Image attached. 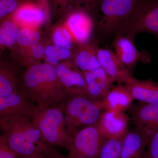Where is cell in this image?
<instances>
[{
	"mask_svg": "<svg viewBox=\"0 0 158 158\" xmlns=\"http://www.w3.org/2000/svg\"><path fill=\"white\" fill-rule=\"evenodd\" d=\"M20 80V92L40 109L59 106L70 97L55 67L46 62L27 67Z\"/></svg>",
	"mask_w": 158,
	"mask_h": 158,
	"instance_id": "6da1fadb",
	"label": "cell"
},
{
	"mask_svg": "<svg viewBox=\"0 0 158 158\" xmlns=\"http://www.w3.org/2000/svg\"><path fill=\"white\" fill-rule=\"evenodd\" d=\"M0 125L9 148L18 157L36 158L52 148L31 118H0Z\"/></svg>",
	"mask_w": 158,
	"mask_h": 158,
	"instance_id": "7a4b0ae2",
	"label": "cell"
},
{
	"mask_svg": "<svg viewBox=\"0 0 158 158\" xmlns=\"http://www.w3.org/2000/svg\"><path fill=\"white\" fill-rule=\"evenodd\" d=\"M32 120L50 146L68 149L77 132H74L69 126L61 106L38 108Z\"/></svg>",
	"mask_w": 158,
	"mask_h": 158,
	"instance_id": "3957f363",
	"label": "cell"
},
{
	"mask_svg": "<svg viewBox=\"0 0 158 158\" xmlns=\"http://www.w3.org/2000/svg\"><path fill=\"white\" fill-rule=\"evenodd\" d=\"M61 106L69 126L75 132L77 127L96 124L105 111L102 102L94 101L83 95L70 96Z\"/></svg>",
	"mask_w": 158,
	"mask_h": 158,
	"instance_id": "277c9868",
	"label": "cell"
},
{
	"mask_svg": "<svg viewBox=\"0 0 158 158\" xmlns=\"http://www.w3.org/2000/svg\"><path fill=\"white\" fill-rule=\"evenodd\" d=\"M138 0H100L93 14L99 28L112 33L120 30L134 12Z\"/></svg>",
	"mask_w": 158,
	"mask_h": 158,
	"instance_id": "5b68a950",
	"label": "cell"
},
{
	"mask_svg": "<svg viewBox=\"0 0 158 158\" xmlns=\"http://www.w3.org/2000/svg\"><path fill=\"white\" fill-rule=\"evenodd\" d=\"M120 30L133 38L140 33L158 37V0H138L131 16Z\"/></svg>",
	"mask_w": 158,
	"mask_h": 158,
	"instance_id": "8992f818",
	"label": "cell"
},
{
	"mask_svg": "<svg viewBox=\"0 0 158 158\" xmlns=\"http://www.w3.org/2000/svg\"><path fill=\"white\" fill-rule=\"evenodd\" d=\"M106 140L97 123L87 126L74 135L66 157L97 158Z\"/></svg>",
	"mask_w": 158,
	"mask_h": 158,
	"instance_id": "52a82bcc",
	"label": "cell"
},
{
	"mask_svg": "<svg viewBox=\"0 0 158 158\" xmlns=\"http://www.w3.org/2000/svg\"><path fill=\"white\" fill-rule=\"evenodd\" d=\"M48 9L39 1L27 0L9 16L21 28L37 30L48 18Z\"/></svg>",
	"mask_w": 158,
	"mask_h": 158,
	"instance_id": "ba28073f",
	"label": "cell"
},
{
	"mask_svg": "<svg viewBox=\"0 0 158 158\" xmlns=\"http://www.w3.org/2000/svg\"><path fill=\"white\" fill-rule=\"evenodd\" d=\"M63 24L78 45L89 42L93 28V21L90 13L81 9H74L67 15Z\"/></svg>",
	"mask_w": 158,
	"mask_h": 158,
	"instance_id": "9c48e42d",
	"label": "cell"
},
{
	"mask_svg": "<svg viewBox=\"0 0 158 158\" xmlns=\"http://www.w3.org/2000/svg\"><path fill=\"white\" fill-rule=\"evenodd\" d=\"M38 108L19 90L9 95L0 96V118L17 116L32 118Z\"/></svg>",
	"mask_w": 158,
	"mask_h": 158,
	"instance_id": "30bf717a",
	"label": "cell"
},
{
	"mask_svg": "<svg viewBox=\"0 0 158 158\" xmlns=\"http://www.w3.org/2000/svg\"><path fill=\"white\" fill-rule=\"evenodd\" d=\"M57 76L68 91L70 96H87V84L82 73L72 61L60 63L55 67Z\"/></svg>",
	"mask_w": 158,
	"mask_h": 158,
	"instance_id": "8fae6325",
	"label": "cell"
},
{
	"mask_svg": "<svg viewBox=\"0 0 158 158\" xmlns=\"http://www.w3.org/2000/svg\"><path fill=\"white\" fill-rule=\"evenodd\" d=\"M133 39L123 34H118L113 40L115 54L125 67L130 71L139 61L147 63L150 61L147 53L138 51L133 42Z\"/></svg>",
	"mask_w": 158,
	"mask_h": 158,
	"instance_id": "7c38bea8",
	"label": "cell"
},
{
	"mask_svg": "<svg viewBox=\"0 0 158 158\" xmlns=\"http://www.w3.org/2000/svg\"><path fill=\"white\" fill-rule=\"evenodd\" d=\"M97 58L101 68L105 71L114 83L125 84L132 77L130 71L115 53L109 49L98 48Z\"/></svg>",
	"mask_w": 158,
	"mask_h": 158,
	"instance_id": "4fadbf2b",
	"label": "cell"
},
{
	"mask_svg": "<svg viewBox=\"0 0 158 158\" xmlns=\"http://www.w3.org/2000/svg\"><path fill=\"white\" fill-rule=\"evenodd\" d=\"M128 118L124 112L106 110L97 123L101 133L106 139L120 138L127 133Z\"/></svg>",
	"mask_w": 158,
	"mask_h": 158,
	"instance_id": "5bb4252c",
	"label": "cell"
},
{
	"mask_svg": "<svg viewBox=\"0 0 158 158\" xmlns=\"http://www.w3.org/2000/svg\"><path fill=\"white\" fill-rule=\"evenodd\" d=\"M82 73L87 84V97L94 102L103 101L114 82L101 67Z\"/></svg>",
	"mask_w": 158,
	"mask_h": 158,
	"instance_id": "9a60e30c",
	"label": "cell"
},
{
	"mask_svg": "<svg viewBox=\"0 0 158 158\" xmlns=\"http://www.w3.org/2000/svg\"><path fill=\"white\" fill-rule=\"evenodd\" d=\"M124 84L134 99L147 103L158 102V82L150 79L138 80L132 77Z\"/></svg>",
	"mask_w": 158,
	"mask_h": 158,
	"instance_id": "2e32d148",
	"label": "cell"
},
{
	"mask_svg": "<svg viewBox=\"0 0 158 158\" xmlns=\"http://www.w3.org/2000/svg\"><path fill=\"white\" fill-rule=\"evenodd\" d=\"M98 48L96 44L89 42L78 45L74 50L72 61L81 72L91 71L100 67L97 58Z\"/></svg>",
	"mask_w": 158,
	"mask_h": 158,
	"instance_id": "e0dca14e",
	"label": "cell"
},
{
	"mask_svg": "<svg viewBox=\"0 0 158 158\" xmlns=\"http://www.w3.org/2000/svg\"><path fill=\"white\" fill-rule=\"evenodd\" d=\"M148 141L137 129L124 136L120 158H143Z\"/></svg>",
	"mask_w": 158,
	"mask_h": 158,
	"instance_id": "ac0fdd59",
	"label": "cell"
},
{
	"mask_svg": "<svg viewBox=\"0 0 158 158\" xmlns=\"http://www.w3.org/2000/svg\"><path fill=\"white\" fill-rule=\"evenodd\" d=\"M134 100L124 86L116 85L112 87L102 103L105 111L111 110L124 112L131 106Z\"/></svg>",
	"mask_w": 158,
	"mask_h": 158,
	"instance_id": "d6986e66",
	"label": "cell"
},
{
	"mask_svg": "<svg viewBox=\"0 0 158 158\" xmlns=\"http://www.w3.org/2000/svg\"><path fill=\"white\" fill-rule=\"evenodd\" d=\"M131 115L132 122L139 129L158 118V102H141L128 109Z\"/></svg>",
	"mask_w": 158,
	"mask_h": 158,
	"instance_id": "ffe728a7",
	"label": "cell"
},
{
	"mask_svg": "<svg viewBox=\"0 0 158 158\" xmlns=\"http://www.w3.org/2000/svg\"><path fill=\"white\" fill-rule=\"evenodd\" d=\"M20 80L16 70L11 65L1 63L0 67V96L9 95L19 90Z\"/></svg>",
	"mask_w": 158,
	"mask_h": 158,
	"instance_id": "44dd1931",
	"label": "cell"
},
{
	"mask_svg": "<svg viewBox=\"0 0 158 158\" xmlns=\"http://www.w3.org/2000/svg\"><path fill=\"white\" fill-rule=\"evenodd\" d=\"M1 23L0 27L1 49L11 48L16 44L20 29L18 25L10 17L6 18Z\"/></svg>",
	"mask_w": 158,
	"mask_h": 158,
	"instance_id": "7402d4cb",
	"label": "cell"
},
{
	"mask_svg": "<svg viewBox=\"0 0 158 158\" xmlns=\"http://www.w3.org/2000/svg\"><path fill=\"white\" fill-rule=\"evenodd\" d=\"M73 51L56 45L46 46L45 62L54 67L62 62L72 61Z\"/></svg>",
	"mask_w": 158,
	"mask_h": 158,
	"instance_id": "603a6c76",
	"label": "cell"
},
{
	"mask_svg": "<svg viewBox=\"0 0 158 158\" xmlns=\"http://www.w3.org/2000/svg\"><path fill=\"white\" fill-rule=\"evenodd\" d=\"M21 62L27 68L40 63L41 59H45L46 47L40 42L29 47L22 48Z\"/></svg>",
	"mask_w": 158,
	"mask_h": 158,
	"instance_id": "cb8c5ba5",
	"label": "cell"
},
{
	"mask_svg": "<svg viewBox=\"0 0 158 158\" xmlns=\"http://www.w3.org/2000/svg\"><path fill=\"white\" fill-rule=\"evenodd\" d=\"M124 137L106 140L97 158H120Z\"/></svg>",
	"mask_w": 158,
	"mask_h": 158,
	"instance_id": "d4e9b609",
	"label": "cell"
},
{
	"mask_svg": "<svg viewBox=\"0 0 158 158\" xmlns=\"http://www.w3.org/2000/svg\"><path fill=\"white\" fill-rule=\"evenodd\" d=\"M52 40L54 45L59 46L71 50L73 49L74 42L68 29L64 24L57 26L52 34Z\"/></svg>",
	"mask_w": 158,
	"mask_h": 158,
	"instance_id": "484cf974",
	"label": "cell"
},
{
	"mask_svg": "<svg viewBox=\"0 0 158 158\" xmlns=\"http://www.w3.org/2000/svg\"><path fill=\"white\" fill-rule=\"evenodd\" d=\"M41 36L36 30L21 28L16 40L17 44L22 48H26L40 42Z\"/></svg>",
	"mask_w": 158,
	"mask_h": 158,
	"instance_id": "4316f807",
	"label": "cell"
},
{
	"mask_svg": "<svg viewBox=\"0 0 158 158\" xmlns=\"http://www.w3.org/2000/svg\"><path fill=\"white\" fill-rule=\"evenodd\" d=\"M27 0H0L1 20L9 17Z\"/></svg>",
	"mask_w": 158,
	"mask_h": 158,
	"instance_id": "83f0119b",
	"label": "cell"
},
{
	"mask_svg": "<svg viewBox=\"0 0 158 158\" xmlns=\"http://www.w3.org/2000/svg\"><path fill=\"white\" fill-rule=\"evenodd\" d=\"M54 14L57 16L68 14L74 9V0H52Z\"/></svg>",
	"mask_w": 158,
	"mask_h": 158,
	"instance_id": "f1b7e54d",
	"label": "cell"
},
{
	"mask_svg": "<svg viewBox=\"0 0 158 158\" xmlns=\"http://www.w3.org/2000/svg\"><path fill=\"white\" fill-rule=\"evenodd\" d=\"M143 158H158V131L148 141Z\"/></svg>",
	"mask_w": 158,
	"mask_h": 158,
	"instance_id": "f546056e",
	"label": "cell"
},
{
	"mask_svg": "<svg viewBox=\"0 0 158 158\" xmlns=\"http://www.w3.org/2000/svg\"><path fill=\"white\" fill-rule=\"evenodd\" d=\"M100 0H74V9L84 10L93 14Z\"/></svg>",
	"mask_w": 158,
	"mask_h": 158,
	"instance_id": "4dcf8cb0",
	"label": "cell"
},
{
	"mask_svg": "<svg viewBox=\"0 0 158 158\" xmlns=\"http://www.w3.org/2000/svg\"><path fill=\"white\" fill-rule=\"evenodd\" d=\"M138 130L149 141L152 137L158 131V118Z\"/></svg>",
	"mask_w": 158,
	"mask_h": 158,
	"instance_id": "1f68e13d",
	"label": "cell"
},
{
	"mask_svg": "<svg viewBox=\"0 0 158 158\" xmlns=\"http://www.w3.org/2000/svg\"><path fill=\"white\" fill-rule=\"evenodd\" d=\"M16 156L9 148L2 134L0 136V158H16Z\"/></svg>",
	"mask_w": 158,
	"mask_h": 158,
	"instance_id": "d6a6232c",
	"label": "cell"
},
{
	"mask_svg": "<svg viewBox=\"0 0 158 158\" xmlns=\"http://www.w3.org/2000/svg\"><path fill=\"white\" fill-rule=\"evenodd\" d=\"M49 153L53 158H66V156L62 155L61 153L52 148L50 150Z\"/></svg>",
	"mask_w": 158,
	"mask_h": 158,
	"instance_id": "836d02e7",
	"label": "cell"
},
{
	"mask_svg": "<svg viewBox=\"0 0 158 158\" xmlns=\"http://www.w3.org/2000/svg\"><path fill=\"white\" fill-rule=\"evenodd\" d=\"M36 158H53L50 154L49 153V151L47 153L38 156Z\"/></svg>",
	"mask_w": 158,
	"mask_h": 158,
	"instance_id": "e575fe53",
	"label": "cell"
},
{
	"mask_svg": "<svg viewBox=\"0 0 158 158\" xmlns=\"http://www.w3.org/2000/svg\"><path fill=\"white\" fill-rule=\"evenodd\" d=\"M43 4L48 9V0H37Z\"/></svg>",
	"mask_w": 158,
	"mask_h": 158,
	"instance_id": "d590c367",
	"label": "cell"
}]
</instances>
